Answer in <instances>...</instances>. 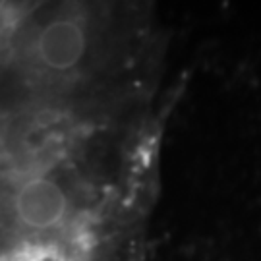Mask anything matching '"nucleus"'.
<instances>
[{"label":"nucleus","instance_id":"nucleus-1","mask_svg":"<svg viewBox=\"0 0 261 261\" xmlns=\"http://www.w3.org/2000/svg\"><path fill=\"white\" fill-rule=\"evenodd\" d=\"M16 213L29 228L48 230L64 219V192L48 178H33L19 188L16 196Z\"/></svg>","mask_w":261,"mask_h":261},{"label":"nucleus","instance_id":"nucleus-3","mask_svg":"<svg viewBox=\"0 0 261 261\" xmlns=\"http://www.w3.org/2000/svg\"><path fill=\"white\" fill-rule=\"evenodd\" d=\"M18 261H66V255L53 246H35L19 253Z\"/></svg>","mask_w":261,"mask_h":261},{"label":"nucleus","instance_id":"nucleus-4","mask_svg":"<svg viewBox=\"0 0 261 261\" xmlns=\"http://www.w3.org/2000/svg\"><path fill=\"white\" fill-rule=\"evenodd\" d=\"M0 261H12V259H6V257H0Z\"/></svg>","mask_w":261,"mask_h":261},{"label":"nucleus","instance_id":"nucleus-2","mask_svg":"<svg viewBox=\"0 0 261 261\" xmlns=\"http://www.w3.org/2000/svg\"><path fill=\"white\" fill-rule=\"evenodd\" d=\"M85 33L74 19H55L39 33L37 56L47 68L72 70L85 55Z\"/></svg>","mask_w":261,"mask_h":261}]
</instances>
